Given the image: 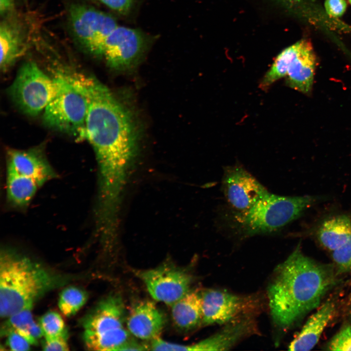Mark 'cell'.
<instances>
[{
	"label": "cell",
	"instance_id": "cell-7",
	"mask_svg": "<svg viewBox=\"0 0 351 351\" xmlns=\"http://www.w3.org/2000/svg\"><path fill=\"white\" fill-rule=\"evenodd\" d=\"M58 83L33 61L20 67L9 89L13 101L24 114L36 116L43 112L56 96Z\"/></svg>",
	"mask_w": 351,
	"mask_h": 351
},
{
	"label": "cell",
	"instance_id": "cell-23",
	"mask_svg": "<svg viewBox=\"0 0 351 351\" xmlns=\"http://www.w3.org/2000/svg\"><path fill=\"white\" fill-rule=\"evenodd\" d=\"M302 40L286 48L277 57L273 65L261 80L260 86L266 88L273 83L286 77L289 66L297 55Z\"/></svg>",
	"mask_w": 351,
	"mask_h": 351
},
{
	"label": "cell",
	"instance_id": "cell-17",
	"mask_svg": "<svg viewBox=\"0 0 351 351\" xmlns=\"http://www.w3.org/2000/svg\"><path fill=\"white\" fill-rule=\"evenodd\" d=\"M335 312V305L331 300L324 303L306 321L299 333L291 342L289 350L309 351L317 343Z\"/></svg>",
	"mask_w": 351,
	"mask_h": 351
},
{
	"label": "cell",
	"instance_id": "cell-33",
	"mask_svg": "<svg viewBox=\"0 0 351 351\" xmlns=\"http://www.w3.org/2000/svg\"><path fill=\"white\" fill-rule=\"evenodd\" d=\"M14 0H0V13L4 17L12 13L14 8Z\"/></svg>",
	"mask_w": 351,
	"mask_h": 351
},
{
	"label": "cell",
	"instance_id": "cell-12",
	"mask_svg": "<svg viewBox=\"0 0 351 351\" xmlns=\"http://www.w3.org/2000/svg\"><path fill=\"white\" fill-rule=\"evenodd\" d=\"M222 190L228 203L238 212L249 210L269 193L253 175L238 165L225 168Z\"/></svg>",
	"mask_w": 351,
	"mask_h": 351
},
{
	"label": "cell",
	"instance_id": "cell-31",
	"mask_svg": "<svg viewBox=\"0 0 351 351\" xmlns=\"http://www.w3.org/2000/svg\"><path fill=\"white\" fill-rule=\"evenodd\" d=\"M109 8L121 14H126L130 10L134 0H100Z\"/></svg>",
	"mask_w": 351,
	"mask_h": 351
},
{
	"label": "cell",
	"instance_id": "cell-6",
	"mask_svg": "<svg viewBox=\"0 0 351 351\" xmlns=\"http://www.w3.org/2000/svg\"><path fill=\"white\" fill-rule=\"evenodd\" d=\"M125 306L120 296L113 294L103 299L82 321L83 340L94 351H117L130 338L124 324Z\"/></svg>",
	"mask_w": 351,
	"mask_h": 351
},
{
	"label": "cell",
	"instance_id": "cell-18",
	"mask_svg": "<svg viewBox=\"0 0 351 351\" xmlns=\"http://www.w3.org/2000/svg\"><path fill=\"white\" fill-rule=\"evenodd\" d=\"M316 62L311 43L303 39L300 49L288 69V85L304 94H309L312 89Z\"/></svg>",
	"mask_w": 351,
	"mask_h": 351
},
{
	"label": "cell",
	"instance_id": "cell-32",
	"mask_svg": "<svg viewBox=\"0 0 351 351\" xmlns=\"http://www.w3.org/2000/svg\"><path fill=\"white\" fill-rule=\"evenodd\" d=\"M149 348V346L129 338L121 344L117 351H146L150 350Z\"/></svg>",
	"mask_w": 351,
	"mask_h": 351
},
{
	"label": "cell",
	"instance_id": "cell-19",
	"mask_svg": "<svg viewBox=\"0 0 351 351\" xmlns=\"http://www.w3.org/2000/svg\"><path fill=\"white\" fill-rule=\"evenodd\" d=\"M171 306L173 321L179 329L189 331L202 324L201 292L190 291Z\"/></svg>",
	"mask_w": 351,
	"mask_h": 351
},
{
	"label": "cell",
	"instance_id": "cell-10",
	"mask_svg": "<svg viewBox=\"0 0 351 351\" xmlns=\"http://www.w3.org/2000/svg\"><path fill=\"white\" fill-rule=\"evenodd\" d=\"M135 273L155 300L170 306L191 291V274L172 263H164L155 268L136 271Z\"/></svg>",
	"mask_w": 351,
	"mask_h": 351
},
{
	"label": "cell",
	"instance_id": "cell-1",
	"mask_svg": "<svg viewBox=\"0 0 351 351\" xmlns=\"http://www.w3.org/2000/svg\"><path fill=\"white\" fill-rule=\"evenodd\" d=\"M88 100L84 140L94 149L98 170V197L106 204L121 200L136 153L137 134L130 111L94 77L73 73Z\"/></svg>",
	"mask_w": 351,
	"mask_h": 351
},
{
	"label": "cell",
	"instance_id": "cell-2",
	"mask_svg": "<svg viewBox=\"0 0 351 351\" xmlns=\"http://www.w3.org/2000/svg\"><path fill=\"white\" fill-rule=\"evenodd\" d=\"M335 284L333 267L303 254L299 245L274 269L267 289L270 314L279 329L292 327L318 307Z\"/></svg>",
	"mask_w": 351,
	"mask_h": 351
},
{
	"label": "cell",
	"instance_id": "cell-11",
	"mask_svg": "<svg viewBox=\"0 0 351 351\" xmlns=\"http://www.w3.org/2000/svg\"><path fill=\"white\" fill-rule=\"evenodd\" d=\"M147 43L141 31L117 26L106 41L103 58L112 68L125 70L137 61Z\"/></svg>",
	"mask_w": 351,
	"mask_h": 351
},
{
	"label": "cell",
	"instance_id": "cell-20",
	"mask_svg": "<svg viewBox=\"0 0 351 351\" xmlns=\"http://www.w3.org/2000/svg\"><path fill=\"white\" fill-rule=\"evenodd\" d=\"M315 235L320 245L332 252L343 245L351 235V217L344 214L329 217L320 224Z\"/></svg>",
	"mask_w": 351,
	"mask_h": 351
},
{
	"label": "cell",
	"instance_id": "cell-3",
	"mask_svg": "<svg viewBox=\"0 0 351 351\" xmlns=\"http://www.w3.org/2000/svg\"><path fill=\"white\" fill-rule=\"evenodd\" d=\"M62 280L40 263L14 250L0 254V314L6 318L31 310L45 293Z\"/></svg>",
	"mask_w": 351,
	"mask_h": 351
},
{
	"label": "cell",
	"instance_id": "cell-8",
	"mask_svg": "<svg viewBox=\"0 0 351 351\" xmlns=\"http://www.w3.org/2000/svg\"><path fill=\"white\" fill-rule=\"evenodd\" d=\"M68 20L78 44L88 53L103 58L106 41L118 26L116 19L94 7L74 4L69 8Z\"/></svg>",
	"mask_w": 351,
	"mask_h": 351
},
{
	"label": "cell",
	"instance_id": "cell-16",
	"mask_svg": "<svg viewBox=\"0 0 351 351\" xmlns=\"http://www.w3.org/2000/svg\"><path fill=\"white\" fill-rule=\"evenodd\" d=\"M126 323L130 333L137 338L151 341L159 337L165 319L153 302L142 300L133 306Z\"/></svg>",
	"mask_w": 351,
	"mask_h": 351
},
{
	"label": "cell",
	"instance_id": "cell-25",
	"mask_svg": "<svg viewBox=\"0 0 351 351\" xmlns=\"http://www.w3.org/2000/svg\"><path fill=\"white\" fill-rule=\"evenodd\" d=\"M39 325L46 339L55 338L67 332L63 319L55 312L45 313L39 319Z\"/></svg>",
	"mask_w": 351,
	"mask_h": 351
},
{
	"label": "cell",
	"instance_id": "cell-21",
	"mask_svg": "<svg viewBox=\"0 0 351 351\" xmlns=\"http://www.w3.org/2000/svg\"><path fill=\"white\" fill-rule=\"evenodd\" d=\"M40 186L33 179L6 170V199L12 207L27 208Z\"/></svg>",
	"mask_w": 351,
	"mask_h": 351
},
{
	"label": "cell",
	"instance_id": "cell-9",
	"mask_svg": "<svg viewBox=\"0 0 351 351\" xmlns=\"http://www.w3.org/2000/svg\"><path fill=\"white\" fill-rule=\"evenodd\" d=\"M201 294L204 325L226 324L244 315H254L261 309V300L255 295H238L216 289L206 290Z\"/></svg>",
	"mask_w": 351,
	"mask_h": 351
},
{
	"label": "cell",
	"instance_id": "cell-34",
	"mask_svg": "<svg viewBox=\"0 0 351 351\" xmlns=\"http://www.w3.org/2000/svg\"><path fill=\"white\" fill-rule=\"evenodd\" d=\"M349 2L350 3V4H351V0H349Z\"/></svg>",
	"mask_w": 351,
	"mask_h": 351
},
{
	"label": "cell",
	"instance_id": "cell-28",
	"mask_svg": "<svg viewBox=\"0 0 351 351\" xmlns=\"http://www.w3.org/2000/svg\"><path fill=\"white\" fill-rule=\"evenodd\" d=\"M7 343L12 351H28L30 349L29 342L22 335L15 331H11L8 334Z\"/></svg>",
	"mask_w": 351,
	"mask_h": 351
},
{
	"label": "cell",
	"instance_id": "cell-4",
	"mask_svg": "<svg viewBox=\"0 0 351 351\" xmlns=\"http://www.w3.org/2000/svg\"><path fill=\"white\" fill-rule=\"evenodd\" d=\"M319 199L316 196H281L268 193L249 210L238 212L235 219L246 235L271 233L297 219Z\"/></svg>",
	"mask_w": 351,
	"mask_h": 351
},
{
	"label": "cell",
	"instance_id": "cell-14",
	"mask_svg": "<svg viewBox=\"0 0 351 351\" xmlns=\"http://www.w3.org/2000/svg\"><path fill=\"white\" fill-rule=\"evenodd\" d=\"M6 170L32 178L40 187L58 177V174L39 148L8 150Z\"/></svg>",
	"mask_w": 351,
	"mask_h": 351
},
{
	"label": "cell",
	"instance_id": "cell-5",
	"mask_svg": "<svg viewBox=\"0 0 351 351\" xmlns=\"http://www.w3.org/2000/svg\"><path fill=\"white\" fill-rule=\"evenodd\" d=\"M54 76L58 91L43 112V122L52 129L84 140L88 99L72 73L58 71Z\"/></svg>",
	"mask_w": 351,
	"mask_h": 351
},
{
	"label": "cell",
	"instance_id": "cell-15",
	"mask_svg": "<svg viewBox=\"0 0 351 351\" xmlns=\"http://www.w3.org/2000/svg\"><path fill=\"white\" fill-rule=\"evenodd\" d=\"M0 69L5 72L27 50L28 35L23 23L12 14L0 25Z\"/></svg>",
	"mask_w": 351,
	"mask_h": 351
},
{
	"label": "cell",
	"instance_id": "cell-24",
	"mask_svg": "<svg viewBox=\"0 0 351 351\" xmlns=\"http://www.w3.org/2000/svg\"><path fill=\"white\" fill-rule=\"evenodd\" d=\"M87 299L86 292L75 286L64 289L60 293L58 307L63 315L70 316L75 314L85 303Z\"/></svg>",
	"mask_w": 351,
	"mask_h": 351
},
{
	"label": "cell",
	"instance_id": "cell-26",
	"mask_svg": "<svg viewBox=\"0 0 351 351\" xmlns=\"http://www.w3.org/2000/svg\"><path fill=\"white\" fill-rule=\"evenodd\" d=\"M332 256L338 273L351 272V235L343 245L332 252Z\"/></svg>",
	"mask_w": 351,
	"mask_h": 351
},
{
	"label": "cell",
	"instance_id": "cell-29",
	"mask_svg": "<svg viewBox=\"0 0 351 351\" xmlns=\"http://www.w3.org/2000/svg\"><path fill=\"white\" fill-rule=\"evenodd\" d=\"M324 6L329 16L337 18L344 14L347 4L345 0H325Z\"/></svg>",
	"mask_w": 351,
	"mask_h": 351
},
{
	"label": "cell",
	"instance_id": "cell-27",
	"mask_svg": "<svg viewBox=\"0 0 351 351\" xmlns=\"http://www.w3.org/2000/svg\"><path fill=\"white\" fill-rule=\"evenodd\" d=\"M332 351H351V326H347L334 335L328 344Z\"/></svg>",
	"mask_w": 351,
	"mask_h": 351
},
{
	"label": "cell",
	"instance_id": "cell-22",
	"mask_svg": "<svg viewBox=\"0 0 351 351\" xmlns=\"http://www.w3.org/2000/svg\"><path fill=\"white\" fill-rule=\"evenodd\" d=\"M7 318L1 328V336L15 331L24 337L31 345H37L38 340L43 335L40 325L34 322L31 310H23Z\"/></svg>",
	"mask_w": 351,
	"mask_h": 351
},
{
	"label": "cell",
	"instance_id": "cell-13",
	"mask_svg": "<svg viewBox=\"0 0 351 351\" xmlns=\"http://www.w3.org/2000/svg\"><path fill=\"white\" fill-rule=\"evenodd\" d=\"M254 315H244L226 324L214 334L191 345H180L165 341V351H226L241 339L257 332Z\"/></svg>",
	"mask_w": 351,
	"mask_h": 351
},
{
	"label": "cell",
	"instance_id": "cell-30",
	"mask_svg": "<svg viewBox=\"0 0 351 351\" xmlns=\"http://www.w3.org/2000/svg\"><path fill=\"white\" fill-rule=\"evenodd\" d=\"M67 333L58 337L46 339L43 345L44 351H68L69 347L67 342Z\"/></svg>",
	"mask_w": 351,
	"mask_h": 351
}]
</instances>
